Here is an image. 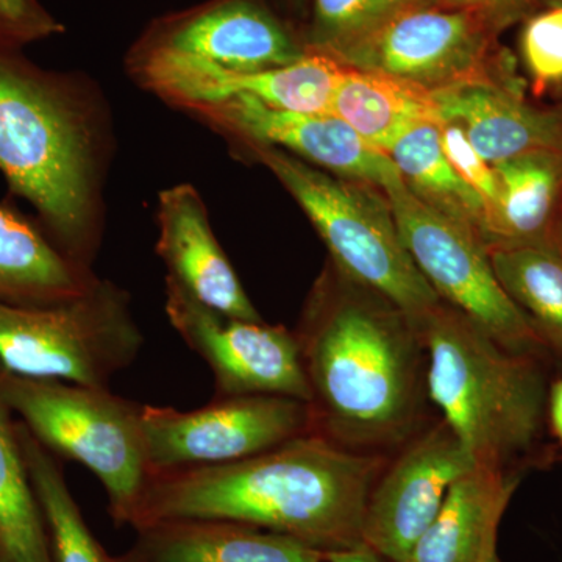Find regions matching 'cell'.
<instances>
[{"instance_id":"6da1fadb","label":"cell","mask_w":562,"mask_h":562,"mask_svg":"<svg viewBox=\"0 0 562 562\" xmlns=\"http://www.w3.org/2000/svg\"><path fill=\"white\" fill-rule=\"evenodd\" d=\"M295 336L313 431L353 452L391 457L427 427L419 321L338 271L317 284Z\"/></svg>"},{"instance_id":"7a4b0ae2","label":"cell","mask_w":562,"mask_h":562,"mask_svg":"<svg viewBox=\"0 0 562 562\" xmlns=\"http://www.w3.org/2000/svg\"><path fill=\"white\" fill-rule=\"evenodd\" d=\"M387 460L310 431L231 464L151 472L131 527L232 520L290 536L322 553L350 549L362 542L369 495Z\"/></svg>"},{"instance_id":"3957f363","label":"cell","mask_w":562,"mask_h":562,"mask_svg":"<svg viewBox=\"0 0 562 562\" xmlns=\"http://www.w3.org/2000/svg\"><path fill=\"white\" fill-rule=\"evenodd\" d=\"M419 324L428 401L476 465L513 472L541 439L546 420L549 391L538 358L506 350L443 302Z\"/></svg>"},{"instance_id":"277c9868","label":"cell","mask_w":562,"mask_h":562,"mask_svg":"<svg viewBox=\"0 0 562 562\" xmlns=\"http://www.w3.org/2000/svg\"><path fill=\"white\" fill-rule=\"evenodd\" d=\"M0 46V172L81 266L90 221V144L58 77Z\"/></svg>"},{"instance_id":"5b68a950","label":"cell","mask_w":562,"mask_h":562,"mask_svg":"<svg viewBox=\"0 0 562 562\" xmlns=\"http://www.w3.org/2000/svg\"><path fill=\"white\" fill-rule=\"evenodd\" d=\"M247 144L305 211L344 277L417 321L441 303L409 257L382 190L324 171L290 151Z\"/></svg>"},{"instance_id":"8992f818","label":"cell","mask_w":562,"mask_h":562,"mask_svg":"<svg viewBox=\"0 0 562 562\" xmlns=\"http://www.w3.org/2000/svg\"><path fill=\"white\" fill-rule=\"evenodd\" d=\"M0 395L22 424L55 457L90 469L109 497L111 519L131 527L150 479L143 406L60 380L25 379L0 369Z\"/></svg>"},{"instance_id":"52a82bcc","label":"cell","mask_w":562,"mask_h":562,"mask_svg":"<svg viewBox=\"0 0 562 562\" xmlns=\"http://www.w3.org/2000/svg\"><path fill=\"white\" fill-rule=\"evenodd\" d=\"M143 342L124 292L111 284L55 305L0 301V369L13 375L110 387Z\"/></svg>"},{"instance_id":"ba28073f","label":"cell","mask_w":562,"mask_h":562,"mask_svg":"<svg viewBox=\"0 0 562 562\" xmlns=\"http://www.w3.org/2000/svg\"><path fill=\"white\" fill-rule=\"evenodd\" d=\"M402 241L441 302L513 353L541 357L546 344L508 297L476 232L417 199L401 179L383 190Z\"/></svg>"},{"instance_id":"9c48e42d","label":"cell","mask_w":562,"mask_h":562,"mask_svg":"<svg viewBox=\"0 0 562 562\" xmlns=\"http://www.w3.org/2000/svg\"><path fill=\"white\" fill-rule=\"evenodd\" d=\"M494 27L479 13L427 3L392 18L336 60L438 92L495 81L520 88L491 54Z\"/></svg>"},{"instance_id":"30bf717a","label":"cell","mask_w":562,"mask_h":562,"mask_svg":"<svg viewBox=\"0 0 562 562\" xmlns=\"http://www.w3.org/2000/svg\"><path fill=\"white\" fill-rule=\"evenodd\" d=\"M151 472L247 460L313 431L308 403L281 395L214 397L194 412L143 406Z\"/></svg>"},{"instance_id":"8fae6325","label":"cell","mask_w":562,"mask_h":562,"mask_svg":"<svg viewBox=\"0 0 562 562\" xmlns=\"http://www.w3.org/2000/svg\"><path fill=\"white\" fill-rule=\"evenodd\" d=\"M166 314L181 339L209 364L216 397L281 395L312 402L295 333L206 308L171 279H166Z\"/></svg>"},{"instance_id":"7c38bea8","label":"cell","mask_w":562,"mask_h":562,"mask_svg":"<svg viewBox=\"0 0 562 562\" xmlns=\"http://www.w3.org/2000/svg\"><path fill=\"white\" fill-rule=\"evenodd\" d=\"M475 465L446 422L422 428L391 454L373 484L362 542L392 562L405 560L441 509L450 487Z\"/></svg>"},{"instance_id":"4fadbf2b","label":"cell","mask_w":562,"mask_h":562,"mask_svg":"<svg viewBox=\"0 0 562 562\" xmlns=\"http://www.w3.org/2000/svg\"><path fill=\"white\" fill-rule=\"evenodd\" d=\"M136 66L147 87L188 109L250 95L272 109L306 114H331L346 70L342 61L312 49L288 66L232 72L173 52L138 47Z\"/></svg>"},{"instance_id":"5bb4252c","label":"cell","mask_w":562,"mask_h":562,"mask_svg":"<svg viewBox=\"0 0 562 562\" xmlns=\"http://www.w3.org/2000/svg\"><path fill=\"white\" fill-rule=\"evenodd\" d=\"M213 124L335 173L384 190L401 179L390 155L375 149L335 114L292 113L272 109L250 95H233L191 106Z\"/></svg>"},{"instance_id":"9a60e30c","label":"cell","mask_w":562,"mask_h":562,"mask_svg":"<svg viewBox=\"0 0 562 562\" xmlns=\"http://www.w3.org/2000/svg\"><path fill=\"white\" fill-rule=\"evenodd\" d=\"M139 47L209 63L232 72H258L305 57L292 33L257 0H210L154 25Z\"/></svg>"},{"instance_id":"2e32d148","label":"cell","mask_w":562,"mask_h":562,"mask_svg":"<svg viewBox=\"0 0 562 562\" xmlns=\"http://www.w3.org/2000/svg\"><path fill=\"white\" fill-rule=\"evenodd\" d=\"M157 251L176 281L206 308L235 319L260 322L216 236L201 195L190 184L161 192Z\"/></svg>"},{"instance_id":"e0dca14e","label":"cell","mask_w":562,"mask_h":562,"mask_svg":"<svg viewBox=\"0 0 562 562\" xmlns=\"http://www.w3.org/2000/svg\"><path fill=\"white\" fill-rule=\"evenodd\" d=\"M432 95L442 124H460L492 166L532 151H562V106L538 109L520 88L476 81Z\"/></svg>"},{"instance_id":"ac0fdd59","label":"cell","mask_w":562,"mask_h":562,"mask_svg":"<svg viewBox=\"0 0 562 562\" xmlns=\"http://www.w3.org/2000/svg\"><path fill=\"white\" fill-rule=\"evenodd\" d=\"M120 562H324L301 541L220 519H172L144 525Z\"/></svg>"},{"instance_id":"d6986e66","label":"cell","mask_w":562,"mask_h":562,"mask_svg":"<svg viewBox=\"0 0 562 562\" xmlns=\"http://www.w3.org/2000/svg\"><path fill=\"white\" fill-rule=\"evenodd\" d=\"M519 486L514 472L475 465L450 487L430 527L402 562H479Z\"/></svg>"},{"instance_id":"ffe728a7","label":"cell","mask_w":562,"mask_h":562,"mask_svg":"<svg viewBox=\"0 0 562 562\" xmlns=\"http://www.w3.org/2000/svg\"><path fill=\"white\" fill-rule=\"evenodd\" d=\"M492 168L501 198L484 227L482 239L487 249L561 243L550 227L562 192V151H532Z\"/></svg>"},{"instance_id":"44dd1931","label":"cell","mask_w":562,"mask_h":562,"mask_svg":"<svg viewBox=\"0 0 562 562\" xmlns=\"http://www.w3.org/2000/svg\"><path fill=\"white\" fill-rule=\"evenodd\" d=\"M95 283L24 217L0 205V301L55 305L87 294Z\"/></svg>"},{"instance_id":"7402d4cb","label":"cell","mask_w":562,"mask_h":562,"mask_svg":"<svg viewBox=\"0 0 562 562\" xmlns=\"http://www.w3.org/2000/svg\"><path fill=\"white\" fill-rule=\"evenodd\" d=\"M331 114L384 154L416 125H442L432 92L347 65L333 99Z\"/></svg>"},{"instance_id":"603a6c76","label":"cell","mask_w":562,"mask_h":562,"mask_svg":"<svg viewBox=\"0 0 562 562\" xmlns=\"http://www.w3.org/2000/svg\"><path fill=\"white\" fill-rule=\"evenodd\" d=\"M387 155L403 183L417 199L473 228L482 238L486 203L447 160L438 125L428 122L416 125L395 140Z\"/></svg>"},{"instance_id":"cb8c5ba5","label":"cell","mask_w":562,"mask_h":562,"mask_svg":"<svg viewBox=\"0 0 562 562\" xmlns=\"http://www.w3.org/2000/svg\"><path fill=\"white\" fill-rule=\"evenodd\" d=\"M487 250L508 297L531 322L547 349L562 355V243Z\"/></svg>"},{"instance_id":"d4e9b609","label":"cell","mask_w":562,"mask_h":562,"mask_svg":"<svg viewBox=\"0 0 562 562\" xmlns=\"http://www.w3.org/2000/svg\"><path fill=\"white\" fill-rule=\"evenodd\" d=\"M0 550L7 562H52L49 535L22 452L18 420L0 395Z\"/></svg>"},{"instance_id":"484cf974","label":"cell","mask_w":562,"mask_h":562,"mask_svg":"<svg viewBox=\"0 0 562 562\" xmlns=\"http://www.w3.org/2000/svg\"><path fill=\"white\" fill-rule=\"evenodd\" d=\"M18 432L49 535L52 562H120L92 535L70 494L57 457L21 420H18Z\"/></svg>"},{"instance_id":"4316f807","label":"cell","mask_w":562,"mask_h":562,"mask_svg":"<svg viewBox=\"0 0 562 562\" xmlns=\"http://www.w3.org/2000/svg\"><path fill=\"white\" fill-rule=\"evenodd\" d=\"M431 0H314L308 49L339 58L392 18Z\"/></svg>"},{"instance_id":"83f0119b","label":"cell","mask_w":562,"mask_h":562,"mask_svg":"<svg viewBox=\"0 0 562 562\" xmlns=\"http://www.w3.org/2000/svg\"><path fill=\"white\" fill-rule=\"evenodd\" d=\"M522 54L536 92L562 85V5H549L527 21Z\"/></svg>"},{"instance_id":"f1b7e54d","label":"cell","mask_w":562,"mask_h":562,"mask_svg":"<svg viewBox=\"0 0 562 562\" xmlns=\"http://www.w3.org/2000/svg\"><path fill=\"white\" fill-rule=\"evenodd\" d=\"M439 132H441L442 150L447 160L453 166L458 176L472 190L482 195L484 203H486L487 216H490L492 210L497 206L498 198H501V184H498L494 168L475 150L460 124L446 122L439 127Z\"/></svg>"},{"instance_id":"f546056e","label":"cell","mask_w":562,"mask_h":562,"mask_svg":"<svg viewBox=\"0 0 562 562\" xmlns=\"http://www.w3.org/2000/svg\"><path fill=\"white\" fill-rule=\"evenodd\" d=\"M61 32L60 22L38 0H0V46L20 49Z\"/></svg>"},{"instance_id":"4dcf8cb0","label":"cell","mask_w":562,"mask_h":562,"mask_svg":"<svg viewBox=\"0 0 562 562\" xmlns=\"http://www.w3.org/2000/svg\"><path fill=\"white\" fill-rule=\"evenodd\" d=\"M541 2L542 0H431L432 5L439 9L479 13L497 32L512 22L527 16Z\"/></svg>"},{"instance_id":"1f68e13d","label":"cell","mask_w":562,"mask_h":562,"mask_svg":"<svg viewBox=\"0 0 562 562\" xmlns=\"http://www.w3.org/2000/svg\"><path fill=\"white\" fill-rule=\"evenodd\" d=\"M324 562H392L375 552L368 543L361 542L350 549L324 553Z\"/></svg>"},{"instance_id":"d6a6232c","label":"cell","mask_w":562,"mask_h":562,"mask_svg":"<svg viewBox=\"0 0 562 562\" xmlns=\"http://www.w3.org/2000/svg\"><path fill=\"white\" fill-rule=\"evenodd\" d=\"M547 414H549L554 436L562 446V379L557 380L550 387L549 397H547Z\"/></svg>"},{"instance_id":"836d02e7","label":"cell","mask_w":562,"mask_h":562,"mask_svg":"<svg viewBox=\"0 0 562 562\" xmlns=\"http://www.w3.org/2000/svg\"><path fill=\"white\" fill-rule=\"evenodd\" d=\"M479 562H503L501 557H498V541L487 547L486 552L483 553Z\"/></svg>"},{"instance_id":"e575fe53","label":"cell","mask_w":562,"mask_h":562,"mask_svg":"<svg viewBox=\"0 0 562 562\" xmlns=\"http://www.w3.org/2000/svg\"><path fill=\"white\" fill-rule=\"evenodd\" d=\"M549 5H562V0H549Z\"/></svg>"},{"instance_id":"d590c367","label":"cell","mask_w":562,"mask_h":562,"mask_svg":"<svg viewBox=\"0 0 562 562\" xmlns=\"http://www.w3.org/2000/svg\"><path fill=\"white\" fill-rule=\"evenodd\" d=\"M0 562H7L5 558H3L2 550H0Z\"/></svg>"}]
</instances>
